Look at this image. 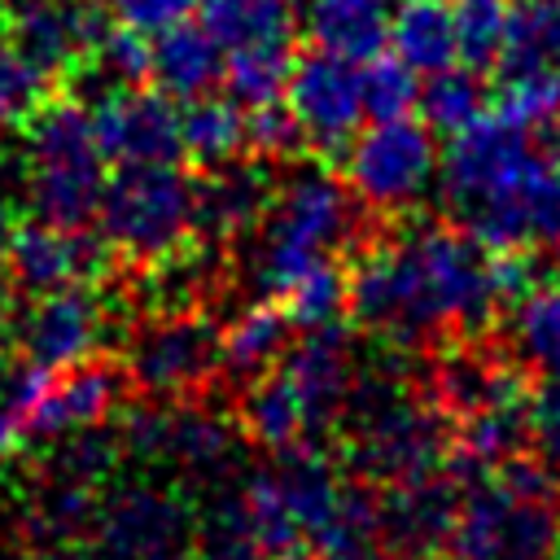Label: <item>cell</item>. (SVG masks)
<instances>
[{
  "mask_svg": "<svg viewBox=\"0 0 560 560\" xmlns=\"http://www.w3.org/2000/svg\"><path fill=\"white\" fill-rule=\"evenodd\" d=\"M346 306L359 328L385 346H424L438 332H477L490 324L499 298L494 249L468 228L424 223L389 245L368 249L346 276Z\"/></svg>",
  "mask_w": 560,
  "mask_h": 560,
  "instance_id": "cell-1",
  "label": "cell"
},
{
  "mask_svg": "<svg viewBox=\"0 0 560 560\" xmlns=\"http://www.w3.org/2000/svg\"><path fill=\"white\" fill-rule=\"evenodd\" d=\"M438 188L451 214L490 249L560 241V162L499 114H481L451 136Z\"/></svg>",
  "mask_w": 560,
  "mask_h": 560,
  "instance_id": "cell-2",
  "label": "cell"
},
{
  "mask_svg": "<svg viewBox=\"0 0 560 560\" xmlns=\"http://www.w3.org/2000/svg\"><path fill=\"white\" fill-rule=\"evenodd\" d=\"M341 429L346 468L363 486H394L442 468L455 438L446 411L411 394V368L402 346H385L368 368L359 363Z\"/></svg>",
  "mask_w": 560,
  "mask_h": 560,
  "instance_id": "cell-3",
  "label": "cell"
},
{
  "mask_svg": "<svg viewBox=\"0 0 560 560\" xmlns=\"http://www.w3.org/2000/svg\"><path fill=\"white\" fill-rule=\"evenodd\" d=\"M354 232L359 201L350 184H341L324 166H298L276 184L271 206L254 228V249L245 267L249 284L262 298H276L293 276L346 249Z\"/></svg>",
  "mask_w": 560,
  "mask_h": 560,
  "instance_id": "cell-4",
  "label": "cell"
},
{
  "mask_svg": "<svg viewBox=\"0 0 560 560\" xmlns=\"http://www.w3.org/2000/svg\"><path fill=\"white\" fill-rule=\"evenodd\" d=\"M96 232L136 267L175 262L197 236V179L175 162L118 166L101 188Z\"/></svg>",
  "mask_w": 560,
  "mask_h": 560,
  "instance_id": "cell-5",
  "label": "cell"
},
{
  "mask_svg": "<svg viewBox=\"0 0 560 560\" xmlns=\"http://www.w3.org/2000/svg\"><path fill=\"white\" fill-rule=\"evenodd\" d=\"M122 455L166 464L188 486L219 494L232 481H241V433L201 407L188 402H149L122 420Z\"/></svg>",
  "mask_w": 560,
  "mask_h": 560,
  "instance_id": "cell-6",
  "label": "cell"
},
{
  "mask_svg": "<svg viewBox=\"0 0 560 560\" xmlns=\"http://www.w3.org/2000/svg\"><path fill=\"white\" fill-rule=\"evenodd\" d=\"M560 499L525 494L494 472L464 486L446 560H556Z\"/></svg>",
  "mask_w": 560,
  "mask_h": 560,
  "instance_id": "cell-7",
  "label": "cell"
},
{
  "mask_svg": "<svg viewBox=\"0 0 560 560\" xmlns=\"http://www.w3.org/2000/svg\"><path fill=\"white\" fill-rule=\"evenodd\" d=\"M438 171H442L438 140L411 114L354 131L346 149V184L354 201L385 214L420 206L433 192Z\"/></svg>",
  "mask_w": 560,
  "mask_h": 560,
  "instance_id": "cell-8",
  "label": "cell"
},
{
  "mask_svg": "<svg viewBox=\"0 0 560 560\" xmlns=\"http://www.w3.org/2000/svg\"><path fill=\"white\" fill-rule=\"evenodd\" d=\"M197 512L158 486H122L96 503L88 560H192Z\"/></svg>",
  "mask_w": 560,
  "mask_h": 560,
  "instance_id": "cell-9",
  "label": "cell"
},
{
  "mask_svg": "<svg viewBox=\"0 0 560 560\" xmlns=\"http://www.w3.org/2000/svg\"><path fill=\"white\" fill-rule=\"evenodd\" d=\"M219 372V328L179 306L149 319L127 346V381L158 402H179Z\"/></svg>",
  "mask_w": 560,
  "mask_h": 560,
  "instance_id": "cell-10",
  "label": "cell"
},
{
  "mask_svg": "<svg viewBox=\"0 0 560 560\" xmlns=\"http://www.w3.org/2000/svg\"><path fill=\"white\" fill-rule=\"evenodd\" d=\"M92 136L105 162L114 166H153L175 162L179 144V105L162 88H105L92 105Z\"/></svg>",
  "mask_w": 560,
  "mask_h": 560,
  "instance_id": "cell-11",
  "label": "cell"
},
{
  "mask_svg": "<svg viewBox=\"0 0 560 560\" xmlns=\"http://www.w3.org/2000/svg\"><path fill=\"white\" fill-rule=\"evenodd\" d=\"M284 105L302 127V140L332 153L350 144V136L363 122V92H359V61H346L337 52H306L293 57Z\"/></svg>",
  "mask_w": 560,
  "mask_h": 560,
  "instance_id": "cell-12",
  "label": "cell"
},
{
  "mask_svg": "<svg viewBox=\"0 0 560 560\" xmlns=\"http://www.w3.org/2000/svg\"><path fill=\"white\" fill-rule=\"evenodd\" d=\"M459 503H464V481L451 468H433V472L394 481L376 499L381 542L398 560H438L451 542Z\"/></svg>",
  "mask_w": 560,
  "mask_h": 560,
  "instance_id": "cell-13",
  "label": "cell"
},
{
  "mask_svg": "<svg viewBox=\"0 0 560 560\" xmlns=\"http://www.w3.org/2000/svg\"><path fill=\"white\" fill-rule=\"evenodd\" d=\"M109 267V245L101 241V232L88 228H52V223H18L4 271L13 280L18 293L26 298H44L57 289H83L92 280H101Z\"/></svg>",
  "mask_w": 560,
  "mask_h": 560,
  "instance_id": "cell-14",
  "label": "cell"
},
{
  "mask_svg": "<svg viewBox=\"0 0 560 560\" xmlns=\"http://www.w3.org/2000/svg\"><path fill=\"white\" fill-rule=\"evenodd\" d=\"M105 26H109L105 4L26 0V4H13L9 22H4V35L44 79H57V74L88 70L92 48H96Z\"/></svg>",
  "mask_w": 560,
  "mask_h": 560,
  "instance_id": "cell-15",
  "label": "cell"
},
{
  "mask_svg": "<svg viewBox=\"0 0 560 560\" xmlns=\"http://www.w3.org/2000/svg\"><path fill=\"white\" fill-rule=\"evenodd\" d=\"M276 368L284 372V381L298 389V398L306 407L311 442H319L328 429L341 424L346 398H350L354 376H359V350L341 324L306 328L302 341H293Z\"/></svg>",
  "mask_w": 560,
  "mask_h": 560,
  "instance_id": "cell-16",
  "label": "cell"
},
{
  "mask_svg": "<svg viewBox=\"0 0 560 560\" xmlns=\"http://www.w3.org/2000/svg\"><path fill=\"white\" fill-rule=\"evenodd\" d=\"M105 337V306L96 293L83 289H57L31 302V311L18 319L22 354L48 372H66L74 363H88Z\"/></svg>",
  "mask_w": 560,
  "mask_h": 560,
  "instance_id": "cell-17",
  "label": "cell"
},
{
  "mask_svg": "<svg viewBox=\"0 0 560 560\" xmlns=\"http://www.w3.org/2000/svg\"><path fill=\"white\" fill-rule=\"evenodd\" d=\"M271 171L267 162H219L206 166V175L197 179V236L206 241H241L249 236L267 206H271Z\"/></svg>",
  "mask_w": 560,
  "mask_h": 560,
  "instance_id": "cell-18",
  "label": "cell"
},
{
  "mask_svg": "<svg viewBox=\"0 0 560 560\" xmlns=\"http://www.w3.org/2000/svg\"><path fill=\"white\" fill-rule=\"evenodd\" d=\"M267 468H271V481L284 499V512H289L298 538L315 542L332 525V516L341 508V494H346L337 464L315 442H298V446L271 451Z\"/></svg>",
  "mask_w": 560,
  "mask_h": 560,
  "instance_id": "cell-19",
  "label": "cell"
},
{
  "mask_svg": "<svg viewBox=\"0 0 560 560\" xmlns=\"http://www.w3.org/2000/svg\"><path fill=\"white\" fill-rule=\"evenodd\" d=\"M122 394V376L109 363H74L66 372H52L44 398L26 416V442L35 438H61L74 429H88L109 416V407Z\"/></svg>",
  "mask_w": 560,
  "mask_h": 560,
  "instance_id": "cell-20",
  "label": "cell"
},
{
  "mask_svg": "<svg viewBox=\"0 0 560 560\" xmlns=\"http://www.w3.org/2000/svg\"><path fill=\"white\" fill-rule=\"evenodd\" d=\"M223 44L192 18L153 35V83L171 101H197L223 83Z\"/></svg>",
  "mask_w": 560,
  "mask_h": 560,
  "instance_id": "cell-21",
  "label": "cell"
},
{
  "mask_svg": "<svg viewBox=\"0 0 560 560\" xmlns=\"http://www.w3.org/2000/svg\"><path fill=\"white\" fill-rule=\"evenodd\" d=\"M105 162H66V166H22V201L31 219L52 228H88L96 223Z\"/></svg>",
  "mask_w": 560,
  "mask_h": 560,
  "instance_id": "cell-22",
  "label": "cell"
},
{
  "mask_svg": "<svg viewBox=\"0 0 560 560\" xmlns=\"http://www.w3.org/2000/svg\"><path fill=\"white\" fill-rule=\"evenodd\" d=\"M389 0H302V26L315 48L368 61L389 44Z\"/></svg>",
  "mask_w": 560,
  "mask_h": 560,
  "instance_id": "cell-23",
  "label": "cell"
},
{
  "mask_svg": "<svg viewBox=\"0 0 560 560\" xmlns=\"http://www.w3.org/2000/svg\"><path fill=\"white\" fill-rule=\"evenodd\" d=\"M525 394L529 389L521 385L516 368H508L499 359H486L477 350H455L433 368V402L446 416H468L477 407L512 402V398H525Z\"/></svg>",
  "mask_w": 560,
  "mask_h": 560,
  "instance_id": "cell-24",
  "label": "cell"
},
{
  "mask_svg": "<svg viewBox=\"0 0 560 560\" xmlns=\"http://www.w3.org/2000/svg\"><path fill=\"white\" fill-rule=\"evenodd\" d=\"M289 332L293 324L280 311V302L258 298L228 328H219V368L236 381H254L280 363V354L289 350Z\"/></svg>",
  "mask_w": 560,
  "mask_h": 560,
  "instance_id": "cell-25",
  "label": "cell"
},
{
  "mask_svg": "<svg viewBox=\"0 0 560 560\" xmlns=\"http://www.w3.org/2000/svg\"><path fill=\"white\" fill-rule=\"evenodd\" d=\"M197 9L223 52L249 44H293L302 22V0H197Z\"/></svg>",
  "mask_w": 560,
  "mask_h": 560,
  "instance_id": "cell-26",
  "label": "cell"
},
{
  "mask_svg": "<svg viewBox=\"0 0 560 560\" xmlns=\"http://www.w3.org/2000/svg\"><path fill=\"white\" fill-rule=\"evenodd\" d=\"M241 433L262 451H284V446L311 442L306 407L280 368L249 381V389L241 398Z\"/></svg>",
  "mask_w": 560,
  "mask_h": 560,
  "instance_id": "cell-27",
  "label": "cell"
},
{
  "mask_svg": "<svg viewBox=\"0 0 560 560\" xmlns=\"http://www.w3.org/2000/svg\"><path fill=\"white\" fill-rule=\"evenodd\" d=\"M389 48L416 74H438L459 61L455 18L442 0H402L389 13Z\"/></svg>",
  "mask_w": 560,
  "mask_h": 560,
  "instance_id": "cell-28",
  "label": "cell"
},
{
  "mask_svg": "<svg viewBox=\"0 0 560 560\" xmlns=\"http://www.w3.org/2000/svg\"><path fill=\"white\" fill-rule=\"evenodd\" d=\"M508 350L538 376H560V284L525 289L508 302Z\"/></svg>",
  "mask_w": 560,
  "mask_h": 560,
  "instance_id": "cell-29",
  "label": "cell"
},
{
  "mask_svg": "<svg viewBox=\"0 0 560 560\" xmlns=\"http://www.w3.org/2000/svg\"><path fill=\"white\" fill-rule=\"evenodd\" d=\"M179 144L197 166H219L245 153V105L228 92H206L179 109Z\"/></svg>",
  "mask_w": 560,
  "mask_h": 560,
  "instance_id": "cell-30",
  "label": "cell"
},
{
  "mask_svg": "<svg viewBox=\"0 0 560 560\" xmlns=\"http://www.w3.org/2000/svg\"><path fill=\"white\" fill-rule=\"evenodd\" d=\"M118 459H122V433L109 429L105 420H96L88 429L52 438V451H48V459L39 468V481H61V486L96 490L105 477H114Z\"/></svg>",
  "mask_w": 560,
  "mask_h": 560,
  "instance_id": "cell-31",
  "label": "cell"
},
{
  "mask_svg": "<svg viewBox=\"0 0 560 560\" xmlns=\"http://www.w3.org/2000/svg\"><path fill=\"white\" fill-rule=\"evenodd\" d=\"M420 114L433 136H455L490 114V96L472 66H446L420 83Z\"/></svg>",
  "mask_w": 560,
  "mask_h": 560,
  "instance_id": "cell-32",
  "label": "cell"
},
{
  "mask_svg": "<svg viewBox=\"0 0 560 560\" xmlns=\"http://www.w3.org/2000/svg\"><path fill=\"white\" fill-rule=\"evenodd\" d=\"M289 70H293V44H249V48H232L223 57V92L254 109V105H271L284 96L289 88Z\"/></svg>",
  "mask_w": 560,
  "mask_h": 560,
  "instance_id": "cell-33",
  "label": "cell"
},
{
  "mask_svg": "<svg viewBox=\"0 0 560 560\" xmlns=\"http://www.w3.org/2000/svg\"><path fill=\"white\" fill-rule=\"evenodd\" d=\"M346 293H350L346 271L332 258H324V262L306 267L302 276H293L276 298H280V311L289 315V324L306 332V328L337 324L346 311Z\"/></svg>",
  "mask_w": 560,
  "mask_h": 560,
  "instance_id": "cell-34",
  "label": "cell"
},
{
  "mask_svg": "<svg viewBox=\"0 0 560 560\" xmlns=\"http://www.w3.org/2000/svg\"><path fill=\"white\" fill-rule=\"evenodd\" d=\"M503 66H547L560 74V0H516Z\"/></svg>",
  "mask_w": 560,
  "mask_h": 560,
  "instance_id": "cell-35",
  "label": "cell"
},
{
  "mask_svg": "<svg viewBox=\"0 0 560 560\" xmlns=\"http://www.w3.org/2000/svg\"><path fill=\"white\" fill-rule=\"evenodd\" d=\"M490 114H499L525 131H538L551 114H560V74L547 66H503Z\"/></svg>",
  "mask_w": 560,
  "mask_h": 560,
  "instance_id": "cell-36",
  "label": "cell"
},
{
  "mask_svg": "<svg viewBox=\"0 0 560 560\" xmlns=\"http://www.w3.org/2000/svg\"><path fill=\"white\" fill-rule=\"evenodd\" d=\"M359 92H363V118L372 122L407 118L420 105V74L394 52H376L359 61Z\"/></svg>",
  "mask_w": 560,
  "mask_h": 560,
  "instance_id": "cell-37",
  "label": "cell"
},
{
  "mask_svg": "<svg viewBox=\"0 0 560 560\" xmlns=\"http://www.w3.org/2000/svg\"><path fill=\"white\" fill-rule=\"evenodd\" d=\"M512 4L516 0H455L451 18H455V48L464 66L486 70L503 57Z\"/></svg>",
  "mask_w": 560,
  "mask_h": 560,
  "instance_id": "cell-38",
  "label": "cell"
},
{
  "mask_svg": "<svg viewBox=\"0 0 560 560\" xmlns=\"http://www.w3.org/2000/svg\"><path fill=\"white\" fill-rule=\"evenodd\" d=\"M88 70H96L105 79V88H131V83H144L153 74V35L136 31V26H122L109 18V26L101 31L96 48H92V61Z\"/></svg>",
  "mask_w": 560,
  "mask_h": 560,
  "instance_id": "cell-39",
  "label": "cell"
},
{
  "mask_svg": "<svg viewBox=\"0 0 560 560\" xmlns=\"http://www.w3.org/2000/svg\"><path fill=\"white\" fill-rule=\"evenodd\" d=\"M48 83L13 44L9 35H0V131L9 127H26L31 114L48 101Z\"/></svg>",
  "mask_w": 560,
  "mask_h": 560,
  "instance_id": "cell-40",
  "label": "cell"
},
{
  "mask_svg": "<svg viewBox=\"0 0 560 560\" xmlns=\"http://www.w3.org/2000/svg\"><path fill=\"white\" fill-rule=\"evenodd\" d=\"M302 127L289 114V105L271 101V105H254L245 109V149H254L262 162H284L302 149Z\"/></svg>",
  "mask_w": 560,
  "mask_h": 560,
  "instance_id": "cell-41",
  "label": "cell"
},
{
  "mask_svg": "<svg viewBox=\"0 0 560 560\" xmlns=\"http://www.w3.org/2000/svg\"><path fill=\"white\" fill-rule=\"evenodd\" d=\"M525 442L534 446V459L560 472V376H542L525 394Z\"/></svg>",
  "mask_w": 560,
  "mask_h": 560,
  "instance_id": "cell-42",
  "label": "cell"
},
{
  "mask_svg": "<svg viewBox=\"0 0 560 560\" xmlns=\"http://www.w3.org/2000/svg\"><path fill=\"white\" fill-rule=\"evenodd\" d=\"M101 4L114 22L136 26L144 35H158V31L192 18V9H197V0H101Z\"/></svg>",
  "mask_w": 560,
  "mask_h": 560,
  "instance_id": "cell-43",
  "label": "cell"
},
{
  "mask_svg": "<svg viewBox=\"0 0 560 560\" xmlns=\"http://www.w3.org/2000/svg\"><path fill=\"white\" fill-rule=\"evenodd\" d=\"M319 556H324V560H398V556L381 542V534H359V538L328 542V547H319Z\"/></svg>",
  "mask_w": 560,
  "mask_h": 560,
  "instance_id": "cell-44",
  "label": "cell"
},
{
  "mask_svg": "<svg viewBox=\"0 0 560 560\" xmlns=\"http://www.w3.org/2000/svg\"><path fill=\"white\" fill-rule=\"evenodd\" d=\"M26 556V534H22V516L0 512V560H22Z\"/></svg>",
  "mask_w": 560,
  "mask_h": 560,
  "instance_id": "cell-45",
  "label": "cell"
},
{
  "mask_svg": "<svg viewBox=\"0 0 560 560\" xmlns=\"http://www.w3.org/2000/svg\"><path fill=\"white\" fill-rule=\"evenodd\" d=\"M18 201L9 188H0V271H4V258H9V245H13V232H18Z\"/></svg>",
  "mask_w": 560,
  "mask_h": 560,
  "instance_id": "cell-46",
  "label": "cell"
},
{
  "mask_svg": "<svg viewBox=\"0 0 560 560\" xmlns=\"http://www.w3.org/2000/svg\"><path fill=\"white\" fill-rule=\"evenodd\" d=\"M538 131H542V149H547V153L560 162V114H551V118H547Z\"/></svg>",
  "mask_w": 560,
  "mask_h": 560,
  "instance_id": "cell-47",
  "label": "cell"
},
{
  "mask_svg": "<svg viewBox=\"0 0 560 560\" xmlns=\"http://www.w3.org/2000/svg\"><path fill=\"white\" fill-rule=\"evenodd\" d=\"M9 341H18V319L9 315V306H4V298H0V359H4Z\"/></svg>",
  "mask_w": 560,
  "mask_h": 560,
  "instance_id": "cell-48",
  "label": "cell"
},
{
  "mask_svg": "<svg viewBox=\"0 0 560 560\" xmlns=\"http://www.w3.org/2000/svg\"><path fill=\"white\" fill-rule=\"evenodd\" d=\"M271 560H324V556H311V551H298V547H289V551H276Z\"/></svg>",
  "mask_w": 560,
  "mask_h": 560,
  "instance_id": "cell-49",
  "label": "cell"
},
{
  "mask_svg": "<svg viewBox=\"0 0 560 560\" xmlns=\"http://www.w3.org/2000/svg\"><path fill=\"white\" fill-rule=\"evenodd\" d=\"M551 271H556V284H560V241H556V262H551Z\"/></svg>",
  "mask_w": 560,
  "mask_h": 560,
  "instance_id": "cell-50",
  "label": "cell"
},
{
  "mask_svg": "<svg viewBox=\"0 0 560 560\" xmlns=\"http://www.w3.org/2000/svg\"><path fill=\"white\" fill-rule=\"evenodd\" d=\"M13 4H26V0H13Z\"/></svg>",
  "mask_w": 560,
  "mask_h": 560,
  "instance_id": "cell-51",
  "label": "cell"
},
{
  "mask_svg": "<svg viewBox=\"0 0 560 560\" xmlns=\"http://www.w3.org/2000/svg\"><path fill=\"white\" fill-rule=\"evenodd\" d=\"M556 560H560V551H556Z\"/></svg>",
  "mask_w": 560,
  "mask_h": 560,
  "instance_id": "cell-52",
  "label": "cell"
},
{
  "mask_svg": "<svg viewBox=\"0 0 560 560\" xmlns=\"http://www.w3.org/2000/svg\"><path fill=\"white\" fill-rule=\"evenodd\" d=\"M442 4H446V0H442Z\"/></svg>",
  "mask_w": 560,
  "mask_h": 560,
  "instance_id": "cell-53",
  "label": "cell"
}]
</instances>
